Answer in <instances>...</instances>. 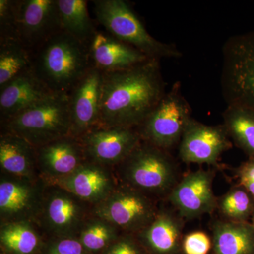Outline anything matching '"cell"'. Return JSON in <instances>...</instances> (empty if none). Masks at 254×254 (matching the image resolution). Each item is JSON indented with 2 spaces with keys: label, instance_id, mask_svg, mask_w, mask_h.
I'll return each mask as SVG.
<instances>
[{
  "label": "cell",
  "instance_id": "6da1fadb",
  "mask_svg": "<svg viewBox=\"0 0 254 254\" xmlns=\"http://www.w3.org/2000/svg\"><path fill=\"white\" fill-rule=\"evenodd\" d=\"M166 93L158 60L103 72L98 127L136 128Z\"/></svg>",
  "mask_w": 254,
  "mask_h": 254
},
{
  "label": "cell",
  "instance_id": "7a4b0ae2",
  "mask_svg": "<svg viewBox=\"0 0 254 254\" xmlns=\"http://www.w3.org/2000/svg\"><path fill=\"white\" fill-rule=\"evenodd\" d=\"M92 66L88 46L63 31L33 53V71L55 94H68Z\"/></svg>",
  "mask_w": 254,
  "mask_h": 254
},
{
  "label": "cell",
  "instance_id": "3957f363",
  "mask_svg": "<svg viewBox=\"0 0 254 254\" xmlns=\"http://www.w3.org/2000/svg\"><path fill=\"white\" fill-rule=\"evenodd\" d=\"M115 172L120 183L154 199L167 198L179 181L178 167L170 152L143 141Z\"/></svg>",
  "mask_w": 254,
  "mask_h": 254
},
{
  "label": "cell",
  "instance_id": "277c9868",
  "mask_svg": "<svg viewBox=\"0 0 254 254\" xmlns=\"http://www.w3.org/2000/svg\"><path fill=\"white\" fill-rule=\"evenodd\" d=\"M68 94H56L1 123V132L13 133L38 148L71 134Z\"/></svg>",
  "mask_w": 254,
  "mask_h": 254
},
{
  "label": "cell",
  "instance_id": "5b68a950",
  "mask_svg": "<svg viewBox=\"0 0 254 254\" xmlns=\"http://www.w3.org/2000/svg\"><path fill=\"white\" fill-rule=\"evenodd\" d=\"M97 21L109 34L133 47L150 59L180 58L182 53L175 45L150 36L128 2L124 0H94Z\"/></svg>",
  "mask_w": 254,
  "mask_h": 254
},
{
  "label": "cell",
  "instance_id": "8992f818",
  "mask_svg": "<svg viewBox=\"0 0 254 254\" xmlns=\"http://www.w3.org/2000/svg\"><path fill=\"white\" fill-rule=\"evenodd\" d=\"M221 87L227 105L254 112V30L230 37L224 44Z\"/></svg>",
  "mask_w": 254,
  "mask_h": 254
},
{
  "label": "cell",
  "instance_id": "52a82bcc",
  "mask_svg": "<svg viewBox=\"0 0 254 254\" xmlns=\"http://www.w3.org/2000/svg\"><path fill=\"white\" fill-rule=\"evenodd\" d=\"M191 118V108L182 95L181 83L177 81L135 129L142 141L170 152L180 143Z\"/></svg>",
  "mask_w": 254,
  "mask_h": 254
},
{
  "label": "cell",
  "instance_id": "ba28073f",
  "mask_svg": "<svg viewBox=\"0 0 254 254\" xmlns=\"http://www.w3.org/2000/svg\"><path fill=\"white\" fill-rule=\"evenodd\" d=\"M93 206L55 184H48L36 223L48 238L77 237Z\"/></svg>",
  "mask_w": 254,
  "mask_h": 254
},
{
  "label": "cell",
  "instance_id": "9c48e42d",
  "mask_svg": "<svg viewBox=\"0 0 254 254\" xmlns=\"http://www.w3.org/2000/svg\"><path fill=\"white\" fill-rule=\"evenodd\" d=\"M159 210L154 198L119 182L109 196L93 212L123 233L136 235L154 220Z\"/></svg>",
  "mask_w": 254,
  "mask_h": 254
},
{
  "label": "cell",
  "instance_id": "30bf717a",
  "mask_svg": "<svg viewBox=\"0 0 254 254\" xmlns=\"http://www.w3.org/2000/svg\"><path fill=\"white\" fill-rule=\"evenodd\" d=\"M48 183L0 173V223L36 222Z\"/></svg>",
  "mask_w": 254,
  "mask_h": 254
},
{
  "label": "cell",
  "instance_id": "8fae6325",
  "mask_svg": "<svg viewBox=\"0 0 254 254\" xmlns=\"http://www.w3.org/2000/svg\"><path fill=\"white\" fill-rule=\"evenodd\" d=\"M62 31L57 0H16V33L32 53Z\"/></svg>",
  "mask_w": 254,
  "mask_h": 254
},
{
  "label": "cell",
  "instance_id": "7c38bea8",
  "mask_svg": "<svg viewBox=\"0 0 254 254\" xmlns=\"http://www.w3.org/2000/svg\"><path fill=\"white\" fill-rule=\"evenodd\" d=\"M86 161L115 169L139 145L136 130L126 127H98L81 138Z\"/></svg>",
  "mask_w": 254,
  "mask_h": 254
},
{
  "label": "cell",
  "instance_id": "4fadbf2b",
  "mask_svg": "<svg viewBox=\"0 0 254 254\" xmlns=\"http://www.w3.org/2000/svg\"><path fill=\"white\" fill-rule=\"evenodd\" d=\"M179 157L185 163L214 165L232 148L223 125H207L191 118L182 135Z\"/></svg>",
  "mask_w": 254,
  "mask_h": 254
},
{
  "label": "cell",
  "instance_id": "5bb4252c",
  "mask_svg": "<svg viewBox=\"0 0 254 254\" xmlns=\"http://www.w3.org/2000/svg\"><path fill=\"white\" fill-rule=\"evenodd\" d=\"M213 180L211 170L190 172L179 180L167 198L182 218L190 220L213 213L218 207Z\"/></svg>",
  "mask_w": 254,
  "mask_h": 254
},
{
  "label": "cell",
  "instance_id": "9a60e30c",
  "mask_svg": "<svg viewBox=\"0 0 254 254\" xmlns=\"http://www.w3.org/2000/svg\"><path fill=\"white\" fill-rule=\"evenodd\" d=\"M103 72L92 66L68 93L70 136L80 138L99 126Z\"/></svg>",
  "mask_w": 254,
  "mask_h": 254
},
{
  "label": "cell",
  "instance_id": "2e32d148",
  "mask_svg": "<svg viewBox=\"0 0 254 254\" xmlns=\"http://www.w3.org/2000/svg\"><path fill=\"white\" fill-rule=\"evenodd\" d=\"M93 207L106 199L118 187L115 169L85 161L73 173L54 182Z\"/></svg>",
  "mask_w": 254,
  "mask_h": 254
},
{
  "label": "cell",
  "instance_id": "e0dca14e",
  "mask_svg": "<svg viewBox=\"0 0 254 254\" xmlns=\"http://www.w3.org/2000/svg\"><path fill=\"white\" fill-rule=\"evenodd\" d=\"M36 148L38 172L48 184L68 176L86 161L81 141L71 136Z\"/></svg>",
  "mask_w": 254,
  "mask_h": 254
},
{
  "label": "cell",
  "instance_id": "ac0fdd59",
  "mask_svg": "<svg viewBox=\"0 0 254 254\" xmlns=\"http://www.w3.org/2000/svg\"><path fill=\"white\" fill-rule=\"evenodd\" d=\"M88 50L92 66L103 73L127 69L150 59L108 32L97 31Z\"/></svg>",
  "mask_w": 254,
  "mask_h": 254
},
{
  "label": "cell",
  "instance_id": "d6986e66",
  "mask_svg": "<svg viewBox=\"0 0 254 254\" xmlns=\"http://www.w3.org/2000/svg\"><path fill=\"white\" fill-rule=\"evenodd\" d=\"M182 218L170 210L159 208L154 220L135 235L148 254H181Z\"/></svg>",
  "mask_w": 254,
  "mask_h": 254
},
{
  "label": "cell",
  "instance_id": "ffe728a7",
  "mask_svg": "<svg viewBox=\"0 0 254 254\" xmlns=\"http://www.w3.org/2000/svg\"><path fill=\"white\" fill-rule=\"evenodd\" d=\"M55 95L37 77L33 69L23 73L0 89V122L4 123Z\"/></svg>",
  "mask_w": 254,
  "mask_h": 254
},
{
  "label": "cell",
  "instance_id": "44dd1931",
  "mask_svg": "<svg viewBox=\"0 0 254 254\" xmlns=\"http://www.w3.org/2000/svg\"><path fill=\"white\" fill-rule=\"evenodd\" d=\"M0 170L13 176L40 178L36 147L17 135L1 132Z\"/></svg>",
  "mask_w": 254,
  "mask_h": 254
},
{
  "label": "cell",
  "instance_id": "7402d4cb",
  "mask_svg": "<svg viewBox=\"0 0 254 254\" xmlns=\"http://www.w3.org/2000/svg\"><path fill=\"white\" fill-rule=\"evenodd\" d=\"M47 238L34 222L0 223L2 254H41Z\"/></svg>",
  "mask_w": 254,
  "mask_h": 254
},
{
  "label": "cell",
  "instance_id": "603a6c76",
  "mask_svg": "<svg viewBox=\"0 0 254 254\" xmlns=\"http://www.w3.org/2000/svg\"><path fill=\"white\" fill-rule=\"evenodd\" d=\"M213 254H254V230L247 222L219 220L212 230Z\"/></svg>",
  "mask_w": 254,
  "mask_h": 254
},
{
  "label": "cell",
  "instance_id": "cb8c5ba5",
  "mask_svg": "<svg viewBox=\"0 0 254 254\" xmlns=\"http://www.w3.org/2000/svg\"><path fill=\"white\" fill-rule=\"evenodd\" d=\"M62 31L88 46L97 33L86 0H57Z\"/></svg>",
  "mask_w": 254,
  "mask_h": 254
},
{
  "label": "cell",
  "instance_id": "d4e9b609",
  "mask_svg": "<svg viewBox=\"0 0 254 254\" xmlns=\"http://www.w3.org/2000/svg\"><path fill=\"white\" fill-rule=\"evenodd\" d=\"M222 118L230 139L250 158H254V112L241 105H228Z\"/></svg>",
  "mask_w": 254,
  "mask_h": 254
},
{
  "label": "cell",
  "instance_id": "484cf974",
  "mask_svg": "<svg viewBox=\"0 0 254 254\" xmlns=\"http://www.w3.org/2000/svg\"><path fill=\"white\" fill-rule=\"evenodd\" d=\"M33 69V53L18 39L0 40V89Z\"/></svg>",
  "mask_w": 254,
  "mask_h": 254
},
{
  "label": "cell",
  "instance_id": "4316f807",
  "mask_svg": "<svg viewBox=\"0 0 254 254\" xmlns=\"http://www.w3.org/2000/svg\"><path fill=\"white\" fill-rule=\"evenodd\" d=\"M123 232L108 220L93 213L82 225L77 238L92 254H100Z\"/></svg>",
  "mask_w": 254,
  "mask_h": 254
},
{
  "label": "cell",
  "instance_id": "83f0119b",
  "mask_svg": "<svg viewBox=\"0 0 254 254\" xmlns=\"http://www.w3.org/2000/svg\"><path fill=\"white\" fill-rule=\"evenodd\" d=\"M226 220L246 222L254 213L253 198L243 187H233L218 199V207Z\"/></svg>",
  "mask_w": 254,
  "mask_h": 254
},
{
  "label": "cell",
  "instance_id": "f1b7e54d",
  "mask_svg": "<svg viewBox=\"0 0 254 254\" xmlns=\"http://www.w3.org/2000/svg\"><path fill=\"white\" fill-rule=\"evenodd\" d=\"M41 254H92L77 237L47 238Z\"/></svg>",
  "mask_w": 254,
  "mask_h": 254
},
{
  "label": "cell",
  "instance_id": "f546056e",
  "mask_svg": "<svg viewBox=\"0 0 254 254\" xmlns=\"http://www.w3.org/2000/svg\"><path fill=\"white\" fill-rule=\"evenodd\" d=\"M16 38V0H0V40Z\"/></svg>",
  "mask_w": 254,
  "mask_h": 254
},
{
  "label": "cell",
  "instance_id": "4dcf8cb0",
  "mask_svg": "<svg viewBox=\"0 0 254 254\" xmlns=\"http://www.w3.org/2000/svg\"><path fill=\"white\" fill-rule=\"evenodd\" d=\"M100 254H148L133 234L123 233Z\"/></svg>",
  "mask_w": 254,
  "mask_h": 254
},
{
  "label": "cell",
  "instance_id": "1f68e13d",
  "mask_svg": "<svg viewBox=\"0 0 254 254\" xmlns=\"http://www.w3.org/2000/svg\"><path fill=\"white\" fill-rule=\"evenodd\" d=\"M212 249V240L203 232L188 234L182 241V254H208Z\"/></svg>",
  "mask_w": 254,
  "mask_h": 254
},
{
  "label": "cell",
  "instance_id": "d6a6232c",
  "mask_svg": "<svg viewBox=\"0 0 254 254\" xmlns=\"http://www.w3.org/2000/svg\"><path fill=\"white\" fill-rule=\"evenodd\" d=\"M239 178L246 177L254 180V158H250L248 161L242 164L237 170Z\"/></svg>",
  "mask_w": 254,
  "mask_h": 254
},
{
  "label": "cell",
  "instance_id": "836d02e7",
  "mask_svg": "<svg viewBox=\"0 0 254 254\" xmlns=\"http://www.w3.org/2000/svg\"><path fill=\"white\" fill-rule=\"evenodd\" d=\"M240 182L241 186L243 187L254 198V180L246 177H240Z\"/></svg>",
  "mask_w": 254,
  "mask_h": 254
},
{
  "label": "cell",
  "instance_id": "e575fe53",
  "mask_svg": "<svg viewBox=\"0 0 254 254\" xmlns=\"http://www.w3.org/2000/svg\"><path fill=\"white\" fill-rule=\"evenodd\" d=\"M252 227H253V229L254 230V213L252 214Z\"/></svg>",
  "mask_w": 254,
  "mask_h": 254
},
{
  "label": "cell",
  "instance_id": "d590c367",
  "mask_svg": "<svg viewBox=\"0 0 254 254\" xmlns=\"http://www.w3.org/2000/svg\"><path fill=\"white\" fill-rule=\"evenodd\" d=\"M0 254H2L0 253Z\"/></svg>",
  "mask_w": 254,
  "mask_h": 254
}]
</instances>
